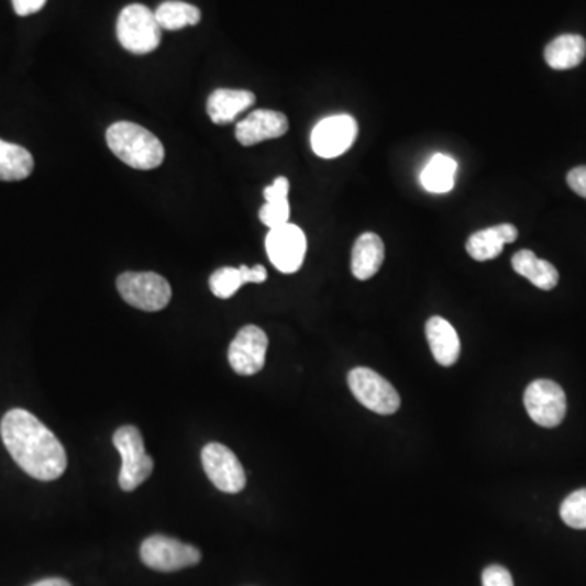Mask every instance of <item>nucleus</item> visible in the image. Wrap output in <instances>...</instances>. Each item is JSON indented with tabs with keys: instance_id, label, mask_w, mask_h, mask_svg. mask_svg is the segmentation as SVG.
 Masks as SVG:
<instances>
[{
	"instance_id": "f257e3e1",
	"label": "nucleus",
	"mask_w": 586,
	"mask_h": 586,
	"mask_svg": "<svg viewBox=\"0 0 586 586\" xmlns=\"http://www.w3.org/2000/svg\"><path fill=\"white\" fill-rule=\"evenodd\" d=\"M0 435L13 461L35 479L63 476L67 455L63 443L46 425L25 409H12L0 422Z\"/></svg>"
},
{
	"instance_id": "f03ea898",
	"label": "nucleus",
	"mask_w": 586,
	"mask_h": 586,
	"mask_svg": "<svg viewBox=\"0 0 586 586\" xmlns=\"http://www.w3.org/2000/svg\"><path fill=\"white\" fill-rule=\"evenodd\" d=\"M107 142L110 151L131 168L154 169L164 164V145L151 131L139 124L129 121L111 124L107 131Z\"/></svg>"
},
{
	"instance_id": "7ed1b4c3",
	"label": "nucleus",
	"mask_w": 586,
	"mask_h": 586,
	"mask_svg": "<svg viewBox=\"0 0 586 586\" xmlns=\"http://www.w3.org/2000/svg\"><path fill=\"white\" fill-rule=\"evenodd\" d=\"M117 33L121 46L134 54L152 53L162 40V26L155 12L142 3L124 7L118 19Z\"/></svg>"
},
{
	"instance_id": "20e7f679",
	"label": "nucleus",
	"mask_w": 586,
	"mask_h": 586,
	"mask_svg": "<svg viewBox=\"0 0 586 586\" xmlns=\"http://www.w3.org/2000/svg\"><path fill=\"white\" fill-rule=\"evenodd\" d=\"M113 443L123 460L120 473L121 489L131 493L148 479L154 471V461L145 452L144 439L135 427L124 425L118 429Z\"/></svg>"
},
{
	"instance_id": "39448f33",
	"label": "nucleus",
	"mask_w": 586,
	"mask_h": 586,
	"mask_svg": "<svg viewBox=\"0 0 586 586\" xmlns=\"http://www.w3.org/2000/svg\"><path fill=\"white\" fill-rule=\"evenodd\" d=\"M118 290L131 307L161 311L172 300L168 280L155 273H124L118 277Z\"/></svg>"
},
{
	"instance_id": "423d86ee",
	"label": "nucleus",
	"mask_w": 586,
	"mask_h": 586,
	"mask_svg": "<svg viewBox=\"0 0 586 586\" xmlns=\"http://www.w3.org/2000/svg\"><path fill=\"white\" fill-rule=\"evenodd\" d=\"M349 388L358 402L382 416H391L401 406V398L391 383L367 367H357L349 374Z\"/></svg>"
},
{
	"instance_id": "0eeeda50",
	"label": "nucleus",
	"mask_w": 586,
	"mask_h": 586,
	"mask_svg": "<svg viewBox=\"0 0 586 586\" xmlns=\"http://www.w3.org/2000/svg\"><path fill=\"white\" fill-rule=\"evenodd\" d=\"M141 559L154 571L176 572L199 564L201 552L195 545L155 534L142 543Z\"/></svg>"
},
{
	"instance_id": "6e6552de",
	"label": "nucleus",
	"mask_w": 586,
	"mask_h": 586,
	"mask_svg": "<svg viewBox=\"0 0 586 586\" xmlns=\"http://www.w3.org/2000/svg\"><path fill=\"white\" fill-rule=\"evenodd\" d=\"M524 408L538 425L552 429L561 425L567 412L564 389L551 379H537L524 391Z\"/></svg>"
},
{
	"instance_id": "1a4fd4ad",
	"label": "nucleus",
	"mask_w": 586,
	"mask_h": 586,
	"mask_svg": "<svg viewBox=\"0 0 586 586\" xmlns=\"http://www.w3.org/2000/svg\"><path fill=\"white\" fill-rule=\"evenodd\" d=\"M202 467L213 486L225 494L245 489L246 474L235 453L222 443H209L202 449Z\"/></svg>"
},
{
	"instance_id": "9d476101",
	"label": "nucleus",
	"mask_w": 586,
	"mask_h": 586,
	"mask_svg": "<svg viewBox=\"0 0 586 586\" xmlns=\"http://www.w3.org/2000/svg\"><path fill=\"white\" fill-rule=\"evenodd\" d=\"M358 124L351 114L324 118L311 132V148L321 158L341 157L354 145Z\"/></svg>"
},
{
	"instance_id": "9b49d317",
	"label": "nucleus",
	"mask_w": 586,
	"mask_h": 586,
	"mask_svg": "<svg viewBox=\"0 0 586 586\" xmlns=\"http://www.w3.org/2000/svg\"><path fill=\"white\" fill-rule=\"evenodd\" d=\"M266 252L270 263L284 274H294L303 264L307 254V236L300 226L286 223L273 229L266 236Z\"/></svg>"
},
{
	"instance_id": "f8f14e48",
	"label": "nucleus",
	"mask_w": 586,
	"mask_h": 586,
	"mask_svg": "<svg viewBox=\"0 0 586 586\" xmlns=\"http://www.w3.org/2000/svg\"><path fill=\"white\" fill-rule=\"evenodd\" d=\"M269 339L261 328L248 324L242 328L229 349V362L242 377H252L263 371Z\"/></svg>"
},
{
	"instance_id": "ddd939ff",
	"label": "nucleus",
	"mask_w": 586,
	"mask_h": 586,
	"mask_svg": "<svg viewBox=\"0 0 586 586\" xmlns=\"http://www.w3.org/2000/svg\"><path fill=\"white\" fill-rule=\"evenodd\" d=\"M289 131V120L286 114L273 110H257L236 124V139L245 147L279 139Z\"/></svg>"
},
{
	"instance_id": "4468645a",
	"label": "nucleus",
	"mask_w": 586,
	"mask_h": 586,
	"mask_svg": "<svg viewBox=\"0 0 586 586\" xmlns=\"http://www.w3.org/2000/svg\"><path fill=\"white\" fill-rule=\"evenodd\" d=\"M518 239V229L511 223L489 226L479 230L469 236L466 243V252L474 261L496 259L504 252L507 243H513Z\"/></svg>"
},
{
	"instance_id": "2eb2a0df",
	"label": "nucleus",
	"mask_w": 586,
	"mask_h": 586,
	"mask_svg": "<svg viewBox=\"0 0 586 586\" xmlns=\"http://www.w3.org/2000/svg\"><path fill=\"white\" fill-rule=\"evenodd\" d=\"M427 341L433 358L443 367H452L460 358V338L455 328L442 317H432L425 324Z\"/></svg>"
},
{
	"instance_id": "dca6fc26",
	"label": "nucleus",
	"mask_w": 586,
	"mask_h": 586,
	"mask_svg": "<svg viewBox=\"0 0 586 586\" xmlns=\"http://www.w3.org/2000/svg\"><path fill=\"white\" fill-rule=\"evenodd\" d=\"M254 101H256V95L253 91L219 88L212 91L208 100L210 120L215 124L232 123L240 113L252 108Z\"/></svg>"
},
{
	"instance_id": "f3484780",
	"label": "nucleus",
	"mask_w": 586,
	"mask_h": 586,
	"mask_svg": "<svg viewBox=\"0 0 586 586\" xmlns=\"http://www.w3.org/2000/svg\"><path fill=\"white\" fill-rule=\"evenodd\" d=\"M385 261V243L377 233H362L352 250L351 269L355 279L368 280L378 273Z\"/></svg>"
},
{
	"instance_id": "a211bd4d",
	"label": "nucleus",
	"mask_w": 586,
	"mask_h": 586,
	"mask_svg": "<svg viewBox=\"0 0 586 586\" xmlns=\"http://www.w3.org/2000/svg\"><path fill=\"white\" fill-rule=\"evenodd\" d=\"M266 279V267L261 266V264L254 267H222L210 276L209 286L215 297L225 300V298L233 297L239 292L240 287L245 286V284H261Z\"/></svg>"
},
{
	"instance_id": "6ab92c4d",
	"label": "nucleus",
	"mask_w": 586,
	"mask_h": 586,
	"mask_svg": "<svg viewBox=\"0 0 586 586\" xmlns=\"http://www.w3.org/2000/svg\"><path fill=\"white\" fill-rule=\"evenodd\" d=\"M289 179L286 176H279L273 185L264 188L266 204L259 210V220L264 225L269 226V230L279 229L289 223Z\"/></svg>"
},
{
	"instance_id": "aec40b11",
	"label": "nucleus",
	"mask_w": 586,
	"mask_h": 586,
	"mask_svg": "<svg viewBox=\"0 0 586 586\" xmlns=\"http://www.w3.org/2000/svg\"><path fill=\"white\" fill-rule=\"evenodd\" d=\"M586 57V42L581 35L557 36L548 44L544 59L555 70H568L581 66Z\"/></svg>"
},
{
	"instance_id": "412c9836",
	"label": "nucleus",
	"mask_w": 586,
	"mask_h": 586,
	"mask_svg": "<svg viewBox=\"0 0 586 586\" xmlns=\"http://www.w3.org/2000/svg\"><path fill=\"white\" fill-rule=\"evenodd\" d=\"M515 273L527 277L534 287L541 290H552L559 283V273L551 263L540 259L530 250H521L511 259Z\"/></svg>"
},
{
	"instance_id": "4be33fe9",
	"label": "nucleus",
	"mask_w": 586,
	"mask_h": 586,
	"mask_svg": "<svg viewBox=\"0 0 586 586\" xmlns=\"http://www.w3.org/2000/svg\"><path fill=\"white\" fill-rule=\"evenodd\" d=\"M458 164L449 155L436 154L430 158L429 164L420 173V183L429 192L445 195L455 188V176Z\"/></svg>"
},
{
	"instance_id": "5701e85b",
	"label": "nucleus",
	"mask_w": 586,
	"mask_h": 586,
	"mask_svg": "<svg viewBox=\"0 0 586 586\" xmlns=\"http://www.w3.org/2000/svg\"><path fill=\"white\" fill-rule=\"evenodd\" d=\"M33 168L35 161L25 147L0 139V181H22Z\"/></svg>"
},
{
	"instance_id": "b1692460",
	"label": "nucleus",
	"mask_w": 586,
	"mask_h": 586,
	"mask_svg": "<svg viewBox=\"0 0 586 586\" xmlns=\"http://www.w3.org/2000/svg\"><path fill=\"white\" fill-rule=\"evenodd\" d=\"M158 25L162 29L176 32L185 26L198 25L201 22V10L191 3L181 2V0H168V2L158 5L155 10Z\"/></svg>"
},
{
	"instance_id": "393cba45",
	"label": "nucleus",
	"mask_w": 586,
	"mask_h": 586,
	"mask_svg": "<svg viewBox=\"0 0 586 586\" xmlns=\"http://www.w3.org/2000/svg\"><path fill=\"white\" fill-rule=\"evenodd\" d=\"M561 518L574 530H586V489L577 490L564 500Z\"/></svg>"
},
{
	"instance_id": "a878e982",
	"label": "nucleus",
	"mask_w": 586,
	"mask_h": 586,
	"mask_svg": "<svg viewBox=\"0 0 586 586\" xmlns=\"http://www.w3.org/2000/svg\"><path fill=\"white\" fill-rule=\"evenodd\" d=\"M483 586H513V578L502 565H489L483 572Z\"/></svg>"
},
{
	"instance_id": "bb28decb",
	"label": "nucleus",
	"mask_w": 586,
	"mask_h": 586,
	"mask_svg": "<svg viewBox=\"0 0 586 586\" xmlns=\"http://www.w3.org/2000/svg\"><path fill=\"white\" fill-rule=\"evenodd\" d=\"M567 185L575 195L586 199V167L571 169L567 175Z\"/></svg>"
},
{
	"instance_id": "cd10ccee",
	"label": "nucleus",
	"mask_w": 586,
	"mask_h": 586,
	"mask_svg": "<svg viewBox=\"0 0 586 586\" xmlns=\"http://www.w3.org/2000/svg\"><path fill=\"white\" fill-rule=\"evenodd\" d=\"M12 3L16 15L26 16L40 12L46 0H12Z\"/></svg>"
},
{
	"instance_id": "c85d7f7f",
	"label": "nucleus",
	"mask_w": 586,
	"mask_h": 586,
	"mask_svg": "<svg viewBox=\"0 0 586 586\" xmlns=\"http://www.w3.org/2000/svg\"><path fill=\"white\" fill-rule=\"evenodd\" d=\"M32 586H73L64 578H44L42 582H36Z\"/></svg>"
}]
</instances>
